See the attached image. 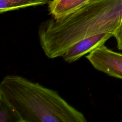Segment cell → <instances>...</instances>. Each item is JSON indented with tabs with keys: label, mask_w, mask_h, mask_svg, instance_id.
Returning a JSON list of instances; mask_svg holds the SVG:
<instances>
[{
	"label": "cell",
	"mask_w": 122,
	"mask_h": 122,
	"mask_svg": "<svg viewBox=\"0 0 122 122\" xmlns=\"http://www.w3.org/2000/svg\"><path fill=\"white\" fill-rule=\"evenodd\" d=\"M122 20V0H92L60 19L40 24V45L47 57H62L73 44L88 37L103 33L114 35Z\"/></svg>",
	"instance_id": "cell-1"
},
{
	"label": "cell",
	"mask_w": 122,
	"mask_h": 122,
	"mask_svg": "<svg viewBox=\"0 0 122 122\" xmlns=\"http://www.w3.org/2000/svg\"><path fill=\"white\" fill-rule=\"evenodd\" d=\"M0 95L22 122H86L84 115L51 89L18 75L5 76Z\"/></svg>",
	"instance_id": "cell-2"
},
{
	"label": "cell",
	"mask_w": 122,
	"mask_h": 122,
	"mask_svg": "<svg viewBox=\"0 0 122 122\" xmlns=\"http://www.w3.org/2000/svg\"><path fill=\"white\" fill-rule=\"evenodd\" d=\"M86 58L96 70L122 79V54L102 45L89 52Z\"/></svg>",
	"instance_id": "cell-3"
},
{
	"label": "cell",
	"mask_w": 122,
	"mask_h": 122,
	"mask_svg": "<svg viewBox=\"0 0 122 122\" xmlns=\"http://www.w3.org/2000/svg\"><path fill=\"white\" fill-rule=\"evenodd\" d=\"M112 36H113L112 33H103L82 39L71 46L64 52L62 57L68 63L74 62L96 48L104 45Z\"/></svg>",
	"instance_id": "cell-4"
},
{
	"label": "cell",
	"mask_w": 122,
	"mask_h": 122,
	"mask_svg": "<svg viewBox=\"0 0 122 122\" xmlns=\"http://www.w3.org/2000/svg\"><path fill=\"white\" fill-rule=\"evenodd\" d=\"M92 0H52L48 5L50 14L52 18H63L84 6Z\"/></svg>",
	"instance_id": "cell-5"
},
{
	"label": "cell",
	"mask_w": 122,
	"mask_h": 122,
	"mask_svg": "<svg viewBox=\"0 0 122 122\" xmlns=\"http://www.w3.org/2000/svg\"><path fill=\"white\" fill-rule=\"evenodd\" d=\"M50 0H0V13L49 4Z\"/></svg>",
	"instance_id": "cell-6"
},
{
	"label": "cell",
	"mask_w": 122,
	"mask_h": 122,
	"mask_svg": "<svg viewBox=\"0 0 122 122\" xmlns=\"http://www.w3.org/2000/svg\"><path fill=\"white\" fill-rule=\"evenodd\" d=\"M0 122H22L16 111L0 95Z\"/></svg>",
	"instance_id": "cell-7"
},
{
	"label": "cell",
	"mask_w": 122,
	"mask_h": 122,
	"mask_svg": "<svg viewBox=\"0 0 122 122\" xmlns=\"http://www.w3.org/2000/svg\"><path fill=\"white\" fill-rule=\"evenodd\" d=\"M113 36L116 40L118 48L122 51V20L120 26L115 31Z\"/></svg>",
	"instance_id": "cell-8"
}]
</instances>
